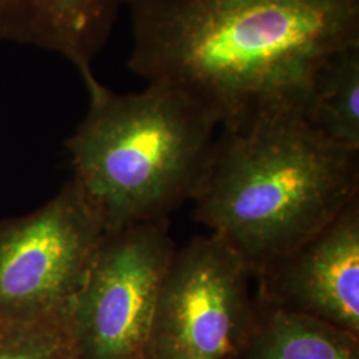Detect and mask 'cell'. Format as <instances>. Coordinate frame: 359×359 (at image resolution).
<instances>
[{
	"instance_id": "1",
	"label": "cell",
	"mask_w": 359,
	"mask_h": 359,
	"mask_svg": "<svg viewBox=\"0 0 359 359\" xmlns=\"http://www.w3.org/2000/svg\"><path fill=\"white\" fill-rule=\"evenodd\" d=\"M129 68L208 107L221 128L306 112L322 65L359 43V0H124Z\"/></svg>"
},
{
	"instance_id": "2",
	"label": "cell",
	"mask_w": 359,
	"mask_h": 359,
	"mask_svg": "<svg viewBox=\"0 0 359 359\" xmlns=\"http://www.w3.org/2000/svg\"><path fill=\"white\" fill-rule=\"evenodd\" d=\"M359 194V151L297 109L221 128L193 194L196 218L257 273L329 224Z\"/></svg>"
},
{
	"instance_id": "3",
	"label": "cell",
	"mask_w": 359,
	"mask_h": 359,
	"mask_svg": "<svg viewBox=\"0 0 359 359\" xmlns=\"http://www.w3.org/2000/svg\"><path fill=\"white\" fill-rule=\"evenodd\" d=\"M84 86L88 111L65 147L74 180L105 233L167 221L172 209L192 200L219 127L217 117L164 83L129 93L109 90L96 77Z\"/></svg>"
},
{
	"instance_id": "4",
	"label": "cell",
	"mask_w": 359,
	"mask_h": 359,
	"mask_svg": "<svg viewBox=\"0 0 359 359\" xmlns=\"http://www.w3.org/2000/svg\"><path fill=\"white\" fill-rule=\"evenodd\" d=\"M104 236L74 179L35 212L0 221V326L69 313Z\"/></svg>"
},
{
	"instance_id": "5",
	"label": "cell",
	"mask_w": 359,
	"mask_h": 359,
	"mask_svg": "<svg viewBox=\"0 0 359 359\" xmlns=\"http://www.w3.org/2000/svg\"><path fill=\"white\" fill-rule=\"evenodd\" d=\"M252 278L244 259L213 233L176 250L145 359H233L256 322Z\"/></svg>"
},
{
	"instance_id": "6",
	"label": "cell",
	"mask_w": 359,
	"mask_h": 359,
	"mask_svg": "<svg viewBox=\"0 0 359 359\" xmlns=\"http://www.w3.org/2000/svg\"><path fill=\"white\" fill-rule=\"evenodd\" d=\"M176 253L167 221L104 236L69 311L80 359H145L158 294Z\"/></svg>"
},
{
	"instance_id": "7",
	"label": "cell",
	"mask_w": 359,
	"mask_h": 359,
	"mask_svg": "<svg viewBox=\"0 0 359 359\" xmlns=\"http://www.w3.org/2000/svg\"><path fill=\"white\" fill-rule=\"evenodd\" d=\"M255 280L257 302L359 338V194Z\"/></svg>"
},
{
	"instance_id": "8",
	"label": "cell",
	"mask_w": 359,
	"mask_h": 359,
	"mask_svg": "<svg viewBox=\"0 0 359 359\" xmlns=\"http://www.w3.org/2000/svg\"><path fill=\"white\" fill-rule=\"evenodd\" d=\"M124 0H0V43H18L62 56L83 83L103 51Z\"/></svg>"
},
{
	"instance_id": "9",
	"label": "cell",
	"mask_w": 359,
	"mask_h": 359,
	"mask_svg": "<svg viewBox=\"0 0 359 359\" xmlns=\"http://www.w3.org/2000/svg\"><path fill=\"white\" fill-rule=\"evenodd\" d=\"M233 359H359V338L257 302L255 326Z\"/></svg>"
},
{
	"instance_id": "10",
	"label": "cell",
	"mask_w": 359,
	"mask_h": 359,
	"mask_svg": "<svg viewBox=\"0 0 359 359\" xmlns=\"http://www.w3.org/2000/svg\"><path fill=\"white\" fill-rule=\"evenodd\" d=\"M305 117L330 142L359 151V43L334 53L322 65Z\"/></svg>"
},
{
	"instance_id": "11",
	"label": "cell",
	"mask_w": 359,
	"mask_h": 359,
	"mask_svg": "<svg viewBox=\"0 0 359 359\" xmlns=\"http://www.w3.org/2000/svg\"><path fill=\"white\" fill-rule=\"evenodd\" d=\"M0 359H80L69 313L0 326Z\"/></svg>"
}]
</instances>
